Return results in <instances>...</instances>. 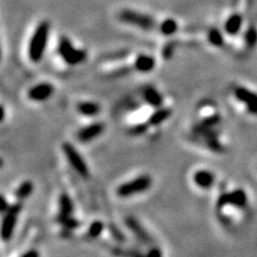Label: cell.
I'll list each match as a JSON object with an SVG mask.
<instances>
[{
	"label": "cell",
	"instance_id": "1",
	"mask_svg": "<svg viewBox=\"0 0 257 257\" xmlns=\"http://www.w3.org/2000/svg\"><path fill=\"white\" fill-rule=\"evenodd\" d=\"M50 25L48 22H42L37 29L35 30L34 35H32L31 41L29 44V59L31 60L34 64H38L43 58L44 52H46L48 37H49Z\"/></svg>",
	"mask_w": 257,
	"mask_h": 257
},
{
	"label": "cell",
	"instance_id": "2",
	"mask_svg": "<svg viewBox=\"0 0 257 257\" xmlns=\"http://www.w3.org/2000/svg\"><path fill=\"white\" fill-rule=\"evenodd\" d=\"M152 186V179L149 175H139L132 180L122 184L117 188V195L121 198L137 195V194L145 193Z\"/></svg>",
	"mask_w": 257,
	"mask_h": 257
},
{
	"label": "cell",
	"instance_id": "3",
	"mask_svg": "<svg viewBox=\"0 0 257 257\" xmlns=\"http://www.w3.org/2000/svg\"><path fill=\"white\" fill-rule=\"evenodd\" d=\"M59 54L62 60L69 65H77L81 64L87 59V54L85 50L77 49L73 46L69 38L62 37L59 42Z\"/></svg>",
	"mask_w": 257,
	"mask_h": 257
},
{
	"label": "cell",
	"instance_id": "4",
	"mask_svg": "<svg viewBox=\"0 0 257 257\" xmlns=\"http://www.w3.org/2000/svg\"><path fill=\"white\" fill-rule=\"evenodd\" d=\"M23 208L22 201L10 205L8 210L4 213V219L1 223V238L2 241H10L13 236L14 229H16L18 216L20 214Z\"/></svg>",
	"mask_w": 257,
	"mask_h": 257
},
{
	"label": "cell",
	"instance_id": "5",
	"mask_svg": "<svg viewBox=\"0 0 257 257\" xmlns=\"http://www.w3.org/2000/svg\"><path fill=\"white\" fill-rule=\"evenodd\" d=\"M59 214H58V222L62 225L65 226L67 229H74L79 225V223L76 222L73 218V212H74V205L71 201L70 196L67 193H62L60 195L59 200Z\"/></svg>",
	"mask_w": 257,
	"mask_h": 257
},
{
	"label": "cell",
	"instance_id": "6",
	"mask_svg": "<svg viewBox=\"0 0 257 257\" xmlns=\"http://www.w3.org/2000/svg\"><path fill=\"white\" fill-rule=\"evenodd\" d=\"M62 150H64V156L69 161L70 166L83 179H88L89 176V169L87 163L85 162L80 152L76 150V148L69 142H64L62 144Z\"/></svg>",
	"mask_w": 257,
	"mask_h": 257
},
{
	"label": "cell",
	"instance_id": "7",
	"mask_svg": "<svg viewBox=\"0 0 257 257\" xmlns=\"http://www.w3.org/2000/svg\"><path fill=\"white\" fill-rule=\"evenodd\" d=\"M119 19H121L122 22L130 24V25L138 26V28H142L144 30H152L156 26V22L154 20V18L131 10L122 11L121 13H119Z\"/></svg>",
	"mask_w": 257,
	"mask_h": 257
},
{
	"label": "cell",
	"instance_id": "8",
	"mask_svg": "<svg viewBox=\"0 0 257 257\" xmlns=\"http://www.w3.org/2000/svg\"><path fill=\"white\" fill-rule=\"evenodd\" d=\"M248 205V195L243 190H235L230 193H224L218 198L217 207H225V206H235V207L244 208Z\"/></svg>",
	"mask_w": 257,
	"mask_h": 257
},
{
	"label": "cell",
	"instance_id": "9",
	"mask_svg": "<svg viewBox=\"0 0 257 257\" xmlns=\"http://www.w3.org/2000/svg\"><path fill=\"white\" fill-rule=\"evenodd\" d=\"M55 92V88L52 83L49 82H41L31 87L28 92V98L32 101H46L52 98V95Z\"/></svg>",
	"mask_w": 257,
	"mask_h": 257
},
{
	"label": "cell",
	"instance_id": "10",
	"mask_svg": "<svg viewBox=\"0 0 257 257\" xmlns=\"http://www.w3.org/2000/svg\"><path fill=\"white\" fill-rule=\"evenodd\" d=\"M105 128H106L105 125H104V123L97 122V123L87 125V127L82 128L81 130H79L76 137L77 139L82 143L92 142V140H94L95 138H98V137H100L101 134L104 133V131H105Z\"/></svg>",
	"mask_w": 257,
	"mask_h": 257
},
{
	"label": "cell",
	"instance_id": "11",
	"mask_svg": "<svg viewBox=\"0 0 257 257\" xmlns=\"http://www.w3.org/2000/svg\"><path fill=\"white\" fill-rule=\"evenodd\" d=\"M235 97L243 103L252 115L257 116V94L244 87L235 88Z\"/></svg>",
	"mask_w": 257,
	"mask_h": 257
},
{
	"label": "cell",
	"instance_id": "12",
	"mask_svg": "<svg viewBox=\"0 0 257 257\" xmlns=\"http://www.w3.org/2000/svg\"><path fill=\"white\" fill-rule=\"evenodd\" d=\"M125 223H127L128 228L132 231V234L136 236L137 240H139L140 242H143V243L145 244L152 243V238L150 237V235L145 231L144 228L140 225V223L136 219V218L128 217V219L125 220Z\"/></svg>",
	"mask_w": 257,
	"mask_h": 257
},
{
	"label": "cell",
	"instance_id": "13",
	"mask_svg": "<svg viewBox=\"0 0 257 257\" xmlns=\"http://www.w3.org/2000/svg\"><path fill=\"white\" fill-rule=\"evenodd\" d=\"M194 184L196 185L199 188L202 190H208L214 185L216 181V176L210 170H198L195 174L193 175Z\"/></svg>",
	"mask_w": 257,
	"mask_h": 257
},
{
	"label": "cell",
	"instance_id": "14",
	"mask_svg": "<svg viewBox=\"0 0 257 257\" xmlns=\"http://www.w3.org/2000/svg\"><path fill=\"white\" fill-rule=\"evenodd\" d=\"M77 112L85 117H95L101 111V107L98 103L94 101H81L76 106Z\"/></svg>",
	"mask_w": 257,
	"mask_h": 257
},
{
	"label": "cell",
	"instance_id": "15",
	"mask_svg": "<svg viewBox=\"0 0 257 257\" xmlns=\"http://www.w3.org/2000/svg\"><path fill=\"white\" fill-rule=\"evenodd\" d=\"M155 59L149 55H138L134 61V68L140 73H149L155 68Z\"/></svg>",
	"mask_w": 257,
	"mask_h": 257
},
{
	"label": "cell",
	"instance_id": "16",
	"mask_svg": "<svg viewBox=\"0 0 257 257\" xmlns=\"http://www.w3.org/2000/svg\"><path fill=\"white\" fill-rule=\"evenodd\" d=\"M172 113L173 112L170 109H167V107H160V109H157L156 111L150 116V118H149L148 121V124L151 125V127H157V125L162 124L163 122L168 121L170 116H172Z\"/></svg>",
	"mask_w": 257,
	"mask_h": 257
},
{
	"label": "cell",
	"instance_id": "17",
	"mask_svg": "<svg viewBox=\"0 0 257 257\" xmlns=\"http://www.w3.org/2000/svg\"><path fill=\"white\" fill-rule=\"evenodd\" d=\"M143 94H144V99H145L146 103L149 104V105H151L154 107L162 106L163 97L161 95V93L157 91L156 88L148 86V87L144 88V92H143Z\"/></svg>",
	"mask_w": 257,
	"mask_h": 257
},
{
	"label": "cell",
	"instance_id": "18",
	"mask_svg": "<svg viewBox=\"0 0 257 257\" xmlns=\"http://www.w3.org/2000/svg\"><path fill=\"white\" fill-rule=\"evenodd\" d=\"M32 192H34V184L30 180H26L23 184H20L19 187L17 188L16 196L19 201H23V200L28 199L32 194Z\"/></svg>",
	"mask_w": 257,
	"mask_h": 257
},
{
	"label": "cell",
	"instance_id": "19",
	"mask_svg": "<svg viewBox=\"0 0 257 257\" xmlns=\"http://www.w3.org/2000/svg\"><path fill=\"white\" fill-rule=\"evenodd\" d=\"M242 22H243V19H242L240 14H234V16H231L228 20H226L225 31L230 35H236L238 31H240Z\"/></svg>",
	"mask_w": 257,
	"mask_h": 257
},
{
	"label": "cell",
	"instance_id": "20",
	"mask_svg": "<svg viewBox=\"0 0 257 257\" xmlns=\"http://www.w3.org/2000/svg\"><path fill=\"white\" fill-rule=\"evenodd\" d=\"M160 31L166 36L174 35L175 32L178 31V23H176L174 19L163 20L160 25Z\"/></svg>",
	"mask_w": 257,
	"mask_h": 257
},
{
	"label": "cell",
	"instance_id": "21",
	"mask_svg": "<svg viewBox=\"0 0 257 257\" xmlns=\"http://www.w3.org/2000/svg\"><path fill=\"white\" fill-rule=\"evenodd\" d=\"M103 231H104V223L100 222V220H95V222L92 223L91 226H89L88 234L91 237L97 238L99 237Z\"/></svg>",
	"mask_w": 257,
	"mask_h": 257
},
{
	"label": "cell",
	"instance_id": "22",
	"mask_svg": "<svg viewBox=\"0 0 257 257\" xmlns=\"http://www.w3.org/2000/svg\"><path fill=\"white\" fill-rule=\"evenodd\" d=\"M208 41H210L213 46L219 47L223 44V36L218 30H211V31L208 32Z\"/></svg>",
	"mask_w": 257,
	"mask_h": 257
},
{
	"label": "cell",
	"instance_id": "23",
	"mask_svg": "<svg viewBox=\"0 0 257 257\" xmlns=\"http://www.w3.org/2000/svg\"><path fill=\"white\" fill-rule=\"evenodd\" d=\"M246 42L249 47H254L257 42V32L254 29H250L246 35Z\"/></svg>",
	"mask_w": 257,
	"mask_h": 257
},
{
	"label": "cell",
	"instance_id": "24",
	"mask_svg": "<svg viewBox=\"0 0 257 257\" xmlns=\"http://www.w3.org/2000/svg\"><path fill=\"white\" fill-rule=\"evenodd\" d=\"M149 124H138V125H134L130 128V133L133 134V136H139V134H143L148 128Z\"/></svg>",
	"mask_w": 257,
	"mask_h": 257
},
{
	"label": "cell",
	"instance_id": "25",
	"mask_svg": "<svg viewBox=\"0 0 257 257\" xmlns=\"http://www.w3.org/2000/svg\"><path fill=\"white\" fill-rule=\"evenodd\" d=\"M148 257H162V252L158 248H151L148 253H146Z\"/></svg>",
	"mask_w": 257,
	"mask_h": 257
},
{
	"label": "cell",
	"instance_id": "26",
	"mask_svg": "<svg viewBox=\"0 0 257 257\" xmlns=\"http://www.w3.org/2000/svg\"><path fill=\"white\" fill-rule=\"evenodd\" d=\"M20 257H40V253L37 250H29V252L24 253Z\"/></svg>",
	"mask_w": 257,
	"mask_h": 257
},
{
	"label": "cell",
	"instance_id": "27",
	"mask_svg": "<svg viewBox=\"0 0 257 257\" xmlns=\"http://www.w3.org/2000/svg\"><path fill=\"white\" fill-rule=\"evenodd\" d=\"M8 207H10V205H7V201H6V198H5L4 195H2V196H1V208H0V210H1L2 213H5V212L8 210Z\"/></svg>",
	"mask_w": 257,
	"mask_h": 257
}]
</instances>
